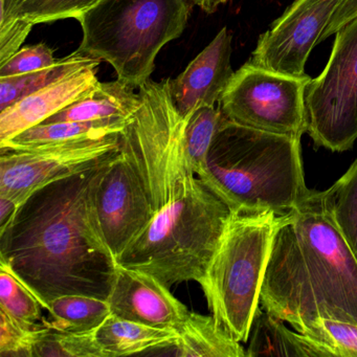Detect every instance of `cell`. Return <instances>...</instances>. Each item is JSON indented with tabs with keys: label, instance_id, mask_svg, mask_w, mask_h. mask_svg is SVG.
I'll list each match as a JSON object with an SVG mask.
<instances>
[{
	"label": "cell",
	"instance_id": "6da1fadb",
	"mask_svg": "<svg viewBox=\"0 0 357 357\" xmlns=\"http://www.w3.org/2000/svg\"><path fill=\"white\" fill-rule=\"evenodd\" d=\"M119 152L33 193L0 231V262L45 309L68 294L101 300L109 296L118 262L100 231L93 190Z\"/></svg>",
	"mask_w": 357,
	"mask_h": 357
},
{
	"label": "cell",
	"instance_id": "7a4b0ae2",
	"mask_svg": "<svg viewBox=\"0 0 357 357\" xmlns=\"http://www.w3.org/2000/svg\"><path fill=\"white\" fill-rule=\"evenodd\" d=\"M260 302L300 333L319 317L357 324V258L314 191L282 217Z\"/></svg>",
	"mask_w": 357,
	"mask_h": 357
},
{
	"label": "cell",
	"instance_id": "3957f363",
	"mask_svg": "<svg viewBox=\"0 0 357 357\" xmlns=\"http://www.w3.org/2000/svg\"><path fill=\"white\" fill-rule=\"evenodd\" d=\"M196 175L238 214L286 216L311 193L305 183L301 137L242 126L227 118Z\"/></svg>",
	"mask_w": 357,
	"mask_h": 357
},
{
	"label": "cell",
	"instance_id": "277c9868",
	"mask_svg": "<svg viewBox=\"0 0 357 357\" xmlns=\"http://www.w3.org/2000/svg\"><path fill=\"white\" fill-rule=\"evenodd\" d=\"M153 218L119 257L168 286L199 283L233 212L195 173L179 177L153 202Z\"/></svg>",
	"mask_w": 357,
	"mask_h": 357
},
{
	"label": "cell",
	"instance_id": "5b68a950",
	"mask_svg": "<svg viewBox=\"0 0 357 357\" xmlns=\"http://www.w3.org/2000/svg\"><path fill=\"white\" fill-rule=\"evenodd\" d=\"M190 0H101L78 18V51L106 61L118 80L139 89L155 70L165 45L179 38L193 7Z\"/></svg>",
	"mask_w": 357,
	"mask_h": 357
},
{
	"label": "cell",
	"instance_id": "8992f818",
	"mask_svg": "<svg viewBox=\"0 0 357 357\" xmlns=\"http://www.w3.org/2000/svg\"><path fill=\"white\" fill-rule=\"evenodd\" d=\"M282 217L233 212L199 282L215 321L237 342L250 337Z\"/></svg>",
	"mask_w": 357,
	"mask_h": 357
},
{
	"label": "cell",
	"instance_id": "52a82bcc",
	"mask_svg": "<svg viewBox=\"0 0 357 357\" xmlns=\"http://www.w3.org/2000/svg\"><path fill=\"white\" fill-rule=\"evenodd\" d=\"M334 35L327 66L306 87V133L317 147L344 152L357 139V16Z\"/></svg>",
	"mask_w": 357,
	"mask_h": 357
},
{
	"label": "cell",
	"instance_id": "ba28073f",
	"mask_svg": "<svg viewBox=\"0 0 357 357\" xmlns=\"http://www.w3.org/2000/svg\"><path fill=\"white\" fill-rule=\"evenodd\" d=\"M310 77L288 76L248 61L236 70L220 108L236 124L302 137L307 131L305 93Z\"/></svg>",
	"mask_w": 357,
	"mask_h": 357
},
{
	"label": "cell",
	"instance_id": "9c48e42d",
	"mask_svg": "<svg viewBox=\"0 0 357 357\" xmlns=\"http://www.w3.org/2000/svg\"><path fill=\"white\" fill-rule=\"evenodd\" d=\"M121 135L0 151V196L12 198L22 206L41 188L78 174L120 151Z\"/></svg>",
	"mask_w": 357,
	"mask_h": 357
},
{
	"label": "cell",
	"instance_id": "30bf717a",
	"mask_svg": "<svg viewBox=\"0 0 357 357\" xmlns=\"http://www.w3.org/2000/svg\"><path fill=\"white\" fill-rule=\"evenodd\" d=\"M93 210L102 237L116 260L155 214L139 170L121 150L96 183Z\"/></svg>",
	"mask_w": 357,
	"mask_h": 357
},
{
	"label": "cell",
	"instance_id": "8fae6325",
	"mask_svg": "<svg viewBox=\"0 0 357 357\" xmlns=\"http://www.w3.org/2000/svg\"><path fill=\"white\" fill-rule=\"evenodd\" d=\"M344 0H294L258 39L250 61L288 76H307V60Z\"/></svg>",
	"mask_w": 357,
	"mask_h": 357
},
{
	"label": "cell",
	"instance_id": "7c38bea8",
	"mask_svg": "<svg viewBox=\"0 0 357 357\" xmlns=\"http://www.w3.org/2000/svg\"><path fill=\"white\" fill-rule=\"evenodd\" d=\"M106 301L112 314L177 333L191 312L158 278L119 264Z\"/></svg>",
	"mask_w": 357,
	"mask_h": 357
},
{
	"label": "cell",
	"instance_id": "4fadbf2b",
	"mask_svg": "<svg viewBox=\"0 0 357 357\" xmlns=\"http://www.w3.org/2000/svg\"><path fill=\"white\" fill-rule=\"evenodd\" d=\"M231 43L233 35L225 26L176 79H169L173 103L183 118H189L200 106L220 103L235 74Z\"/></svg>",
	"mask_w": 357,
	"mask_h": 357
},
{
	"label": "cell",
	"instance_id": "5bb4252c",
	"mask_svg": "<svg viewBox=\"0 0 357 357\" xmlns=\"http://www.w3.org/2000/svg\"><path fill=\"white\" fill-rule=\"evenodd\" d=\"M99 66H89L28 96L0 112V144L43 124L82 97L98 82Z\"/></svg>",
	"mask_w": 357,
	"mask_h": 357
},
{
	"label": "cell",
	"instance_id": "9a60e30c",
	"mask_svg": "<svg viewBox=\"0 0 357 357\" xmlns=\"http://www.w3.org/2000/svg\"><path fill=\"white\" fill-rule=\"evenodd\" d=\"M118 80L98 81L76 102L47 119L43 124L58 122H93L105 120H130L139 109V91Z\"/></svg>",
	"mask_w": 357,
	"mask_h": 357
},
{
	"label": "cell",
	"instance_id": "2e32d148",
	"mask_svg": "<svg viewBox=\"0 0 357 357\" xmlns=\"http://www.w3.org/2000/svg\"><path fill=\"white\" fill-rule=\"evenodd\" d=\"M252 336L246 356L334 357L333 353L317 340L292 332L283 321L259 307L252 321Z\"/></svg>",
	"mask_w": 357,
	"mask_h": 357
},
{
	"label": "cell",
	"instance_id": "e0dca14e",
	"mask_svg": "<svg viewBox=\"0 0 357 357\" xmlns=\"http://www.w3.org/2000/svg\"><path fill=\"white\" fill-rule=\"evenodd\" d=\"M177 336L173 330L150 327L114 314L96 329V338L103 357L125 356L166 348L174 344Z\"/></svg>",
	"mask_w": 357,
	"mask_h": 357
},
{
	"label": "cell",
	"instance_id": "ac0fdd59",
	"mask_svg": "<svg viewBox=\"0 0 357 357\" xmlns=\"http://www.w3.org/2000/svg\"><path fill=\"white\" fill-rule=\"evenodd\" d=\"M129 120L93 121V122H58L39 124L0 144V151L30 150L59 145L81 139L121 135Z\"/></svg>",
	"mask_w": 357,
	"mask_h": 357
},
{
	"label": "cell",
	"instance_id": "d6986e66",
	"mask_svg": "<svg viewBox=\"0 0 357 357\" xmlns=\"http://www.w3.org/2000/svg\"><path fill=\"white\" fill-rule=\"evenodd\" d=\"M173 355L183 357H246V351L215 321L214 317L190 312L178 331ZM167 348V347H166Z\"/></svg>",
	"mask_w": 357,
	"mask_h": 357
},
{
	"label": "cell",
	"instance_id": "ffe728a7",
	"mask_svg": "<svg viewBox=\"0 0 357 357\" xmlns=\"http://www.w3.org/2000/svg\"><path fill=\"white\" fill-rule=\"evenodd\" d=\"M102 60L85 55L77 50L68 57L58 59L53 66L20 75V76L0 78V112L20 102L24 98L74 74L77 70L89 66H99Z\"/></svg>",
	"mask_w": 357,
	"mask_h": 357
},
{
	"label": "cell",
	"instance_id": "44dd1931",
	"mask_svg": "<svg viewBox=\"0 0 357 357\" xmlns=\"http://www.w3.org/2000/svg\"><path fill=\"white\" fill-rule=\"evenodd\" d=\"M47 310L51 319H45L43 326L64 333L93 331L112 314L107 301L82 294L59 296L50 303Z\"/></svg>",
	"mask_w": 357,
	"mask_h": 357
},
{
	"label": "cell",
	"instance_id": "7402d4cb",
	"mask_svg": "<svg viewBox=\"0 0 357 357\" xmlns=\"http://www.w3.org/2000/svg\"><path fill=\"white\" fill-rule=\"evenodd\" d=\"M314 195L357 258V160L331 188Z\"/></svg>",
	"mask_w": 357,
	"mask_h": 357
},
{
	"label": "cell",
	"instance_id": "603a6c76",
	"mask_svg": "<svg viewBox=\"0 0 357 357\" xmlns=\"http://www.w3.org/2000/svg\"><path fill=\"white\" fill-rule=\"evenodd\" d=\"M43 305L33 292L20 281L6 263L0 262V310L7 313L20 325L35 329L41 315Z\"/></svg>",
	"mask_w": 357,
	"mask_h": 357
},
{
	"label": "cell",
	"instance_id": "cb8c5ba5",
	"mask_svg": "<svg viewBox=\"0 0 357 357\" xmlns=\"http://www.w3.org/2000/svg\"><path fill=\"white\" fill-rule=\"evenodd\" d=\"M225 118L220 106L216 107V105L200 106L188 118L185 130V150L195 174L204 168L208 150Z\"/></svg>",
	"mask_w": 357,
	"mask_h": 357
},
{
	"label": "cell",
	"instance_id": "d4e9b609",
	"mask_svg": "<svg viewBox=\"0 0 357 357\" xmlns=\"http://www.w3.org/2000/svg\"><path fill=\"white\" fill-rule=\"evenodd\" d=\"M33 357H103L96 330L64 333L43 326L33 347Z\"/></svg>",
	"mask_w": 357,
	"mask_h": 357
},
{
	"label": "cell",
	"instance_id": "484cf974",
	"mask_svg": "<svg viewBox=\"0 0 357 357\" xmlns=\"http://www.w3.org/2000/svg\"><path fill=\"white\" fill-rule=\"evenodd\" d=\"M101 0H24L8 16L20 17L34 24H47L58 20H78L83 13Z\"/></svg>",
	"mask_w": 357,
	"mask_h": 357
},
{
	"label": "cell",
	"instance_id": "4316f807",
	"mask_svg": "<svg viewBox=\"0 0 357 357\" xmlns=\"http://www.w3.org/2000/svg\"><path fill=\"white\" fill-rule=\"evenodd\" d=\"M302 333L325 344L334 357H357V324L319 317Z\"/></svg>",
	"mask_w": 357,
	"mask_h": 357
},
{
	"label": "cell",
	"instance_id": "83f0119b",
	"mask_svg": "<svg viewBox=\"0 0 357 357\" xmlns=\"http://www.w3.org/2000/svg\"><path fill=\"white\" fill-rule=\"evenodd\" d=\"M43 325L29 329L0 310V355L3 357H33V347Z\"/></svg>",
	"mask_w": 357,
	"mask_h": 357
},
{
	"label": "cell",
	"instance_id": "f1b7e54d",
	"mask_svg": "<svg viewBox=\"0 0 357 357\" xmlns=\"http://www.w3.org/2000/svg\"><path fill=\"white\" fill-rule=\"evenodd\" d=\"M57 61L53 50L45 43L26 45L5 63L0 64V78L38 72L53 66Z\"/></svg>",
	"mask_w": 357,
	"mask_h": 357
},
{
	"label": "cell",
	"instance_id": "f546056e",
	"mask_svg": "<svg viewBox=\"0 0 357 357\" xmlns=\"http://www.w3.org/2000/svg\"><path fill=\"white\" fill-rule=\"evenodd\" d=\"M35 24L20 17L0 12V64L15 55L28 38Z\"/></svg>",
	"mask_w": 357,
	"mask_h": 357
},
{
	"label": "cell",
	"instance_id": "4dcf8cb0",
	"mask_svg": "<svg viewBox=\"0 0 357 357\" xmlns=\"http://www.w3.org/2000/svg\"><path fill=\"white\" fill-rule=\"evenodd\" d=\"M20 204L12 198L0 196V231L11 222L20 208Z\"/></svg>",
	"mask_w": 357,
	"mask_h": 357
},
{
	"label": "cell",
	"instance_id": "1f68e13d",
	"mask_svg": "<svg viewBox=\"0 0 357 357\" xmlns=\"http://www.w3.org/2000/svg\"><path fill=\"white\" fill-rule=\"evenodd\" d=\"M194 6L206 12L208 14H213L221 7V6L227 5L231 0H190Z\"/></svg>",
	"mask_w": 357,
	"mask_h": 357
},
{
	"label": "cell",
	"instance_id": "d6a6232c",
	"mask_svg": "<svg viewBox=\"0 0 357 357\" xmlns=\"http://www.w3.org/2000/svg\"><path fill=\"white\" fill-rule=\"evenodd\" d=\"M24 0H0V11L10 14L16 9L18 5L22 3Z\"/></svg>",
	"mask_w": 357,
	"mask_h": 357
},
{
	"label": "cell",
	"instance_id": "836d02e7",
	"mask_svg": "<svg viewBox=\"0 0 357 357\" xmlns=\"http://www.w3.org/2000/svg\"><path fill=\"white\" fill-rule=\"evenodd\" d=\"M346 3L352 11L357 13V0H346Z\"/></svg>",
	"mask_w": 357,
	"mask_h": 357
}]
</instances>
